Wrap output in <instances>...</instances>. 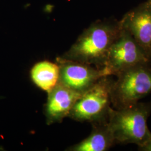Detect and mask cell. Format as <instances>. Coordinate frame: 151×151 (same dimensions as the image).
Here are the masks:
<instances>
[{"label":"cell","mask_w":151,"mask_h":151,"mask_svg":"<svg viewBox=\"0 0 151 151\" xmlns=\"http://www.w3.org/2000/svg\"><path fill=\"white\" fill-rule=\"evenodd\" d=\"M113 76H104L77 100L68 117L80 122L95 123L109 119L112 109Z\"/></svg>","instance_id":"obj_4"},{"label":"cell","mask_w":151,"mask_h":151,"mask_svg":"<svg viewBox=\"0 0 151 151\" xmlns=\"http://www.w3.org/2000/svg\"><path fill=\"white\" fill-rule=\"evenodd\" d=\"M146 63H151V60L129 32L122 27L109 51L103 70L105 76H116L130 67Z\"/></svg>","instance_id":"obj_5"},{"label":"cell","mask_w":151,"mask_h":151,"mask_svg":"<svg viewBox=\"0 0 151 151\" xmlns=\"http://www.w3.org/2000/svg\"><path fill=\"white\" fill-rule=\"evenodd\" d=\"M151 115V101H139L120 109L112 108L108 123L115 145L134 144L138 147L143 145L151 135L147 124Z\"/></svg>","instance_id":"obj_2"},{"label":"cell","mask_w":151,"mask_h":151,"mask_svg":"<svg viewBox=\"0 0 151 151\" xmlns=\"http://www.w3.org/2000/svg\"><path fill=\"white\" fill-rule=\"evenodd\" d=\"M56 60L60 67L58 82L81 94L87 91L100 78L105 76L103 70L91 65L65 60L60 57Z\"/></svg>","instance_id":"obj_6"},{"label":"cell","mask_w":151,"mask_h":151,"mask_svg":"<svg viewBox=\"0 0 151 151\" xmlns=\"http://www.w3.org/2000/svg\"><path fill=\"white\" fill-rule=\"evenodd\" d=\"M33 82L45 91H50L58 83L60 67L56 63L44 60L36 63L30 71Z\"/></svg>","instance_id":"obj_10"},{"label":"cell","mask_w":151,"mask_h":151,"mask_svg":"<svg viewBox=\"0 0 151 151\" xmlns=\"http://www.w3.org/2000/svg\"><path fill=\"white\" fill-rule=\"evenodd\" d=\"M138 148V150L142 151H151V135L146 143Z\"/></svg>","instance_id":"obj_11"},{"label":"cell","mask_w":151,"mask_h":151,"mask_svg":"<svg viewBox=\"0 0 151 151\" xmlns=\"http://www.w3.org/2000/svg\"><path fill=\"white\" fill-rule=\"evenodd\" d=\"M91 133L86 138L70 146L66 151H106L115 145L108 120L91 123Z\"/></svg>","instance_id":"obj_9"},{"label":"cell","mask_w":151,"mask_h":151,"mask_svg":"<svg viewBox=\"0 0 151 151\" xmlns=\"http://www.w3.org/2000/svg\"><path fill=\"white\" fill-rule=\"evenodd\" d=\"M116 77L111 94L114 109L132 106L151 92V63L133 66Z\"/></svg>","instance_id":"obj_3"},{"label":"cell","mask_w":151,"mask_h":151,"mask_svg":"<svg viewBox=\"0 0 151 151\" xmlns=\"http://www.w3.org/2000/svg\"><path fill=\"white\" fill-rule=\"evenodd\" d=\"M82 95L58 82L48 92L45 108L47 123L50 125L60 123L65 118L68 117L73 106Z\"/></svg>","instance_id":"obj_8"},{"label":"cell","mask_w":151,"mask_h":151,"mask_svg":"<svg viewBox=\"0 0 151 151\" xmlns=\"http://www.w3.org/2000/svg\"><path fill=\"white\" fill-rule=\"evenodd\" d=\"M120 22L151 60V0L127 12Z\"/></svg>","instance_id":"obj_7"},{"label":"cell","mask_w":151,"mask_h":151,"mask_svg":"<svg viewBox=\"0 0 151 151\" xmlns=\"http://www.w3.org/2000/svg\"><path fill=\"white\" fill-rule=\"evenodd\" d=\"M121 29L120 20L115 19L96 20L83 30L70 48L60 57L103 70L109 51Z\"/></svg>","instance_id":"obj_1"}]
</instances>
